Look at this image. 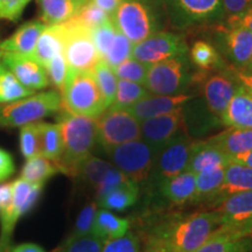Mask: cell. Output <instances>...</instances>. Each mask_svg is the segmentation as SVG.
<instances>
[{
    "mask_svg": "<svg viewBox=\"0 0 252 252\" xmlns=\"http://www.w3.org/2000/svg\"><path fill=\"white\" fill-rule=\"evenodd\" d=\"M249 190H252V168L229 161L215 202H220L232 194Z\"/></svg>",
    "mask_w": 252,
    "mask_h": 252,
    "instance_id": "27",
    "label": "cell"
},
{
    "mask_svg": "<svg viewBox=\"0 0 252 252\" xmlns=\"http://www.w3.org/2000/svg\"><path fill=\"white\" fill-rule=\"evenodd\" d=\"M185 126L184 108L140 122L141 138L158 150L180 134Z\"/></svg>",
    "mask_w": 252,
    "mask_h": 252,
    "instance_id": "16",
    "label": "cell"
},
{
    "mask_svg": "<svg viewBox=\"0 0 252 252\" xmlns=\"http://www.w3.org/2000/svg\"><path fill=\"white\" fill-rule=\"evenodd\" d=\"M144 252H173V251L167 247L165 242H162L161 239L152 235L150 236L149 241H147Z\"/></svg>",
    "mask_w": 252,
    "mask_h": 252,
    "instance_id": "54",
    "label": "cell"
},
{
    "mask_svg": "<svg viewBox=\"0 0 252 252\" xmlns=\"http://www.w3.org/2000/svg\"><path fill=\"white\" fill-rule=\"evenodd\" d=\"M108 109L96 119L97 143L105 152L127 141L141 138L139 119L126 109Z\"/></svg>",
    "mask_w": 252,
    "mask_h": 252,
    "instance_id": "7",
    "label": "cell"
},
{
    "mask_svg": "<svg viewBox=\"0 0 252 252\" xmlns=\"http://www.w3.org/2000/svg\"><path fill=\"white\" fill-rule=\"evenodd\" d=\"M219 42L223 54L236 68H245L252 56V32L225 24L219 26Z\"/></svg>",
    "mask_w": 252,
    "mask_h": 252,
    "instance_id": "14",
    "label": "cell"
},
{
    "mask_svg": "<svg viewBox=\"0 0 252 252\" xmlns=\"http://www.w3.org/2000/svg\"><path fill=\"white\" fill-rule=\"evenodd\" d=\"M62 108L58 91L33 94L11 103L0 104V127H21L40 122Z\"/></svg>",
    "mask_w": 252,
    "mask_h": 252,
    "instance_id": "4",
    "label": "cell"
},
{
    "mask_svg": "<svg viewBox=\"0 0 252 252\" xmlns=\"http://www.w3.org/2000/svg\"><path fill=\"white\" fill-rule=\"evenodd\" d=\"M220 121L228 127L252 130V93L239 84Z\"/></svg>",
    "mask_w": 252,
    "mask_h": 252,
    "instance_id": "22",
    "label": "cell"
},
{
    "mask_svg": "<svg viewBox=\"0 0 252 252\" xmlns=\"http://www.w3.org/2000/svg\"><path fill=\"white\" fill-rule=\"evenodd\" d=\"M226 24L245 27L252 32V9L249 12H245V13L231 15L226 20Z\"/></svg>",
    "mask_w": 252,
    "mask_h": 252,
    "instance_id": "52",
    "label": "cell"
},
{
    "mask_svg": "<svg viewBox=\"0 0 252 252\" xmlns=\"http://www.w3.org/2000/svg\"><path fill=\"white\" fill-rule=\"evenodd\" d=\"M104 241L94 234L70 235L54 252H102Z\"/></svg>",
    "mask_w": 252,
    "mask_h": 252,
    "instance_id": "39",
    "label": "cell"
},
{
    "mask_svg": "<svg viewBox=\"0 0 252 252\" xmlns=\"http://www.w3.org/2000/svg\"><path fill=\"white\" fill-rule=\"evenodd\" d=\"M111 20L133 45L158 32V20L146 0H123Z\"/></svg>",
    "mask_w": 252,
    "mask_h": 252,
    "instance_id": "6",
    "label": "cell"
},
{
    "mask_svg": "<svg viewBox=\"0 0 252 252\" xmlns=\"http://www.w3.org/2000/svg\"><path fill=\"white\" fill-rule=\"evenodd\" d=\"M65 36V24L46 25L45 30L37 39L35 49L32 59H34L42 67H46L50 60L63 52V43Z\"/></svg>",
    "mask_w": 252,
    "mask_h": 252,
    "instance_id": "23",
    "label": "cell"
},
{
    "mask_svg": "<svg viewBox=\"0 0 252 252\" xmlns=\"http://www.w3.org/2000/svg\"><path fill=\"white\" fill-rule=\"evenodd\" d=\"M32 0H0V19L17 21Z\"/></svg>",
    "mask_w": 252,
    "mask_h": 252,
    "instance_id": "48",
    "label": "cell"
},
{
    "mask_svg": "<svg viewBox=\"0 0 252 252\" xmlns=\"http://www.w3.org/2000/svg\"><path fill=\"white\" fill-rule=\"evenodd\" d=\"M12 185H13V202L7 209L0 213V219H1L0 252L11 251L12 236L18 220L35 206L43 189V185L32 184L21 178L12 182Z\"/></svg>",
    "mask_w": 252,
    "mask_h": 252,
    "instance_id": "8",
    "label": "cell"
},
{
    "mask_svg": "<svg viewBox=\"0 0 252 252\" xmlns=\"http://www.w3.org/2000/svg\"><path fill=\"white\" fill-rule=\"evenodd\" d=\"M33 94L34 91L23 86L13 72L0 62V104L14 102Z\"/></svg>",
    "mask_w": 252,
    "mask_h": 252,
    "instance_id": "35",
    "label": "cell"
},
{
    "mask_svg": "<svg viewBox=\"0 0 252 252\" xmlns=\"http://www.w3.org/2000/svg\"><path fill=\"white\" fill-rule=\"evenodd\" d=\"M93 71L100 93H102L103 98L105 100L106 106L109 108L115 100L118 78L116 76L113 69L104 60H99L96 63Z\"/></svg>",
    "mask_w": 252,
    "mask_h": 252,
    "instance_id": "37",
    "label": "cell"
},
{
    "mask_svg": "<svg viewBox=\"0 0 252 252\" xmlns=\"http://www.w3.org/2000/svg\"><path fill=\"white\" fill-rule=\"evenodd\" d=\"M132 48H133V43L117 30L111 48L104 58V61L108 63L112 69L116 68L125 60L131 58Z\"/></svg>",
    "mask_w": 252,
    "mask_h": 252,
    "instance_id": "43",
    "label": "cell"
},
{
    "mask_svg": "<svg viewBox=\"0 0 252 252\" xmlns=\"http://www.w3.org/2000/svg\"><path fill=\"white\" fill-rule=\"evenodd\" d=\"M115 167L116 166L113 163L104 161L99 158L90 156L87 160L82 162L76 176H81L96 191Z\"/></svg>",
    "mask_w": 252,
    "mask_h": 252,
    "instance_id": "33",
    "label": "cell"
},
{
    "mask_svg": "<svg viewBox=\"0 0 252 252\" xmlns=\"http://www.w3.org/2000/svg\"><path fill=\"white\" fill-rule=\"evenodd\" d=\"M41 19L46 25L62 24L77 14L82 5L76 0H39Z\"/></svg>",
    "mask_w": 252,
    "mask_h": 252,
    "instance_id": "30",
    "label": "cell"
},
{
    "mask_svg": "<svg viewBox=\"0 0 252 252\" xmlns=\"http://www.w3.org/2000/svg\"><path fill=\"white\" fill-rule=\"evenodd\" d=\"M102 252H140V239L128 230L121 237L104 242Z\"/></svg>",
    "mask_w": 252,
    "mask_h": 252,
    "instance_id": "45",
    "label": "cell"
},
{
    "mask_svg": "<svg viewBox=\"0 0 252 252\" xmlns=\"http://www.w3.org/2000/svg\"><path fill=\"white\" fill-rule=\"evenodd\" d=\"M63 55L69 69L77 71L94 70L99 55L91 37V30L74 18L65 21Z\"/></svg>",
    "mask_w": 252,
    "mask_h": 252,
    "instance_id": "9",
    "label": "cell"
},
{
    "mask_svg": "<svg viewBox=\"0 0 252 252\" xmlns=\"http://www.w3.org/2000/svg\"><path fill=\"white\" fill-rule=\"evenodd\" d=\"M239 83L234 75L220 72L208 77L203 86V96L209 111L217 118L222 117Z\"/></svg>",
    "mask_w": 252,
    "mask_h": 252,
    "instance_id": "18",
    "label": "cell"
},
{
    "mask_svg": "<svg viewBox=\"0 0 252 252\" xmlns=\"http://www.w3.org/2000/svg\"><path fill=\"white\" fill-rule=\"evenodd\" d=\"M41 154L53 161H58L62 154L63 143L61 127L58 124L39 122Z\"/></svg>",
    "mask_w": 252,
    "mask_h": 252,
    "instance_id": "34",
    "label": "cell"
},
{
    "mask_svg": "<svg viewBox=\"0 0 252 252\" xmlns=\"http://www.w3.org/2000/svg\"><path fill=\"white\" fill-rule=\"evenodd\" d=\"M9 252H46L40 245L34 243H24L17 247H12Z\"/></svg>",
    "mask_w": 252,
    "mask_h": 252,
    "instance_id": "57",
    "label": "cell"
},
{
    "mask_svg": "<svg viewBox=\"0 0 252 252\" xmlns=\"http://www.w3.org/2000/svg\"><path fill=\"white\" fill-rule=\"evenodd\" d=\"M230 162H236L239 163V165H243L247 167H250L252 168V150L248 151V152L238 154V156L231 157L229 159Z\"/></svg>",
    "mask_w": 252,
    "mask_h": 252,
    "instance_id": "56",
    "label": "cell"
},
{
    "mask_svg": "<svg viewBox=\"0 0 252 252\" xmlns=\"http://www.w3.org/2000/svg\"><path fill=\"white\" fill-rule=\"evenodd\" d=\"M116 33H117V28L113 25L111 19L91 30V37H93L94 47H96L100 60H104L110 48H111Z\"/></svg>",
    "mask_w": 252,
    "mask_h": 252,
    "instance_id": "42",
    "label": "cell"
},
{
    "mask_svg": "<svg viewBox=\"0 0 252 252\" xmlns=\"http://www.w3.org/2000/svg\"><path fill=\"white\" fill-rule=\"evenodd\" d=\"M190 99H193V96L184 93L176 94H152V96L147 94L146 97L126 110H128L135 118L141 122L184 108Z\"/></svg>",
    "mask_w": 252,
    "mask_h": 252,
    "instance_id": "19",
    "label": "cell"
},
{
    "mask_svg": "<svg viewBox=\"0 0 252 252\" xmlns=\"http://www.w3.org/2000/svg\"><path fill=\"white\" fill-rule=\"evenodd\" d=\"M190 59L201 69H212L222 65V58L215 47L207 41L198 40L190 49Z\"/></svg>",
    "mask_w": 252,
    "mask_h": 252,
    "instance_id": "38",
    "label": "cell"
},
{
    "mask_svg": "<svg viewBox=\"0 0 252 252\" xmlns=\"http://www.w3.org/2000/svg\"><path fill=\"white\" fill-rule=\"evenodd\" d=\"M210 144L215 145L229 159L231 157L245 153L252 150V130L251 128L229 127L208 139Z\"/></svg>",
    "mask_w": 252,
    "mask_h": 252,
    "instance_id": "26",
    "label": "cell"
},
{
    "mask_svg": "<svg viewBox=\"0 0 252 252\" xmlns=\"http://www.w3.org/2000/svg\"><path fill=\"white\" fill-rule=\"evenodd\" d=\"M63 150L56 161L60 172L76 176L84 160L91 156L97 143L96 119L64 111L60 116Z\"/></svg>",
    "mask_w": 252,
    "mask_h": 252,
    "instance_id": "2",
    "label": "cell"
},
{
    "mask_svg": "<svg viewBox=\"0 0 252 252\" xmlns=\"http://www.w3.org/2000/svg\"><path fill=\"white\" fill-rule=\"evenodd\" d=\"M97 212H98V204H97V202L88 203L87 206L82 208V210L77 216L76 222H75L71 235L93 234V228Z\"/></svg>",
    "mask_w": 252,
    "mask_h": 252,
    "instance_id": "47",
    "label": "cell"
},
{
    "mask_svg": "<svg viewBox=\"0 0 252 252\" xmlns=\"http://www.w3.org/2000/svg\"><path fill=\"white\" fill-rule=\"evenodd\" d=\"M61 94L62 106L72 115L97 119L108 109L93 70L69 69Z\"/></svg>",
    "mask_w": 252,
    "mask_h": 252,
    "instance_id": "3",
    "label": "cell"
},
{
    "mask_svg": "<svg viewBox=\"0 0 252 252\" xmlns=\"http://www.w3.org/2000/svg\"><path fill=\"white\" fill-rule=\"evenodd\" d=\"M45 27L46 24L39 20L21 25L8 39L0 42V54H17L32 58L37 39Z\"/></svg>",
    "mask_w": 252,
    "mask_h": 252,
    "instance_id": "21",
    "label": "cell"
},
{
    "mask_svg": "<svg viewBox=\"0 0 252 252\" xmlns=\"http://www.w3.org/2000/svg\"><path fill=\"white\" fill-rule=\"evenodd\" d=\"M74 19L86 27L93 30V28L109 21L111 17L105 11H103L102 8H99L96 4H94L91 0H89L82 6Z\"/></svg>",
    "mask_w": 252,
    "mask_h": 252,
    "instance_id": "44",
    "label": "cell"
},
{
    "mask_svg": "<svg viewBox=\"0 0 252 252\" xmlns=\"http://www.w3.org/2000/svg\"><path fill=\"white\" fill-rule=\"evenodd\" d=\"M76 1H77V2H80V4H81L82 6H83L84 4H86L87 1H89V0H76Z\"/></svg>",
    "mask_w": 252,
    "mask_h": 252,
    "instance_id": "59",
    "label": "cell"
},
{
    "mask_svg": "<svg viewBox=\"0 0 252 252\" xmlns=\"http://www.w3.org/2000/svg\"><path fill=\"white\" fill-rule=\"evenodd\" d=\"M229 163V157H226L215 145L209 141L195 143L189 158L187 171L197 174V173L210 171L214 168L225 167Z\"/></svg>",
    "mask_w": 252,
    "mask_h": 252,
    "instance_id": "24",
    "label": "cell"
},
{
    "mask_svg": "<svg viewBox=\"0 0 252 252\" xmlns=\"http://www.w3.org/2000/svg\"><path fill=\"white\" fill-rule=\"evenodd\" d=\"M215 212L220 217V225L241 230L252 235V190L230 195L219 202Z\"/></svg>",
    "mask_w": 252,
    "mask_h": 252,
    "instance_id": "15",
    "label": "cell"
},
{
    "mask_svg": "<svg viewBox=\"0 0 252 252\" xmlns=\"http://www.w3.org/2000/svg\"><path fill=\"white\" fill-rule=\"evenodd\" d=\"M45 69L47 71V75H48L49 83H52L56 89L61 91L69 70V67L67 64V61H65L64 59V55H63V52L50 60L48 64L45 67Z\"/></svg>",
    "mask_w": 252,
    "mask_h": 252,
    "instance_id": "46",
    "label": "cell"
},
{
    "mask_svg": "<svg viewBox=\"0 0 252 252\" xmlns=\"http://www.w3.org/2000/svg\"><path fill=\"white\" fill-rule=\"evenodd\" d=\"M196 175L186 171L160 182L159 189L163 197L174 204H185L191 202L195 196Z\"/></svg>",
    "mask_w": 252,
    "mask_h": 252,
    "instance_id": "25",
    "label": "cell"
},
{
    "mask_svg": "<svg viewBox=\"0 0 252 252\" xmlns=\"http://www.w3.org/2000/svg\"><path fill=\"white\" fill-rule=\"evenodd\" d=\"M172 23L178 27L210 24L224 15L222 0H165Z\"/></svg>",
    "mask_w": 252,
    "mask_h": 252,
    "instance_id": "12",
    "label": "cell"
},
{
    "mask_svg": "<svg viewBox=\"0 0 252 252\" xmlns=\"http://www.w3.org/2000/svg\"><path fill=\"white\" fill-rule=\"evenodd\" d=\"M147 70H149V64L138 61L132 56L118 64L116 68H113V71L118 80L131 81L139 84H145Z\"/></svg>",
    "mask_w": 252,
    "mask_h": 252,
    "instance_id": "41",
    "label": "cell"
},
{
    "mask_svg": "<svg viewBox=\"0 0 252 252\" xmlns=\"http://www.w3.org/2000/svg\"><path fill=\"white\" fill-rule=\"evenodd\" d=\"M225 167H220V168H214L195 174L196 175V181H195L196 188H195L193 202H208V201L215 202L217 194L222 186L223 178H224Z\"/></svg>",
    "mask_w": 252,
    "mask_h": 252,
    "instance_id": "31",
    "label": "cell"
},
{
    "mask_svg": "<svg viewBox=\"0 0 252 252\" xmlns=\"http://www.w3.org/2000/svg\"><path fill=\"white\" fill-rule=\"evenodd\" d=\"M15 171V166L13 162V158L11 154L6 152L5 150L0 149V182L6 180L13 174Z\"/></svg>",
    "mask_w": 252,
    "mask_h": 252,
    "instance_id": "50",
    "label": "cell"
},
{
    "mask_svg": "<svg viewBox=\"0 0 252 252\" xmlns=\"http://www.w3.org/2000/svg\"><path fill=\"white\" fill-rule=\"evenodd\" d=\"M20 151L26 160L41 154L39 122L21 126Z\"/></svg>",
    "mask_w": 252,
    "mask_h": 252,
    "instance_id": "40",
    "label": "cell"
},
{
    "mask_svg": "<svg viewBox=\"0 0 252 252\" xmlns=\"http://www.w3.org/2000/svg\"><path fill=\"white\" fill-rule=\"evenodd\" d=\"M94 4H96L99 8L105 11L110 17H112L113 13L117 11L119 5L122 4L123 0H91Z\"/></svg>",
    "mask_w": 252,
    "mask_h": 252,
    "instance_id": "55",
    "label": "cell"
},
{
    "mask_svg": "<svg viewBox=\"0 0 252 252\" xmlns=\"http://www.w3.org/2000/svg\"><path fill=\"white\" fill-rule=\"evenodd\" d=\"M243 69H247V70H250V71H252V56H251V59H250V62H249L247 67L243 68Z\"/></svg>",
    "mask_w": 252,
    "mask_h": 252,
    "instance_id": "58",
    "label": "cell"
},
{
    "mask_svg": "<svg viewBox=\"0 0 252 252\" xmlns=\"http://www.w3.org/2000/svg\"><path fill=\"white\" fill-rule=\"evenodd\" d=\"M147 94H150V93L144 84L126 80H118L115 100L109 108L128 109L139 102L140 99H143L144 97H146Z\"/></svg>",
    "mask_w": 252,
    "mask_h": 252,
    "instance_id": "36",
    "label": "cell"
},
{
    "mask_svg": "<svg viewBox=\"0 0 252 252\" xmlns=\"http://www.w3.org/2000/svg\"><path fill=\"white\" fill-rule=\"evenodd\" d=\"M195 141L187 135L179 134L158 150L156 161L149 181L159 185L166 179L187 171L189 158Z\"/></svg>",
    "mask_w": 252,
    "mask_h": 252,
    "instance_id": "11",
    "label": "cell"
},
{
    "mask_svg": "<svg viewBox=\"0 0 252 252\" xmlns=\"http://www.w3.org/2000/svg\"><path fill=\"white\" fill-rule=\"evenodd\" d=\"M224 14L237 15L252 9V0H222Z\"/></svg>",
    "mask_w": 252,
    "mask_h": 252,
    "instance_id": "49",
    "label": "cell"
},
{
    "mask_svg": "<svg viewBox=\"0 0 252 252\" xmlns=\"http://www.w3.org/2000/svg\"><path fill=\"white\" fill-rule=\"evenodd\" d=\"M219 226L220 217L215 210L200 212L167 220L152 235L165 242L173 252H194Z\"/></svg>",
    "mask_w": 252,
    "mask_h": 252,
    "instance_id": "1",
    "label": "cell"
},
{
    "mask_svg": "<svg viewBox=\"0 0 252 252\" xmlns=\"http://www.w3.org/2000/svg\"><path fill=\"white\" fill-rule=\"evenodd\" d=\"M251 249L250 236L241 230L220 225L194 252H249Z\"/></svg>",
    "mask_w": 252,
    "mask_h": 252,
    "instance_id": "20",
    "label": "cell"
},
{
    "mask_svg": "<svg viewBox=\"0 0 252 252\" xmlns=\"http://www.w3.org/2000/svg\"><path fill=\"white\" fill-rule=\"evenodd\" d=\"M139 197V186L134 182L118 186L108 193L96 198V202L100 208L113 212H124L132 206Z\"/></svg>",
    "mask_w": 252,
    "mask_h": 252,
    "instance_id": "28",
    "label": "cell"
},
{
    "mask_svg": "<svg viewBox=\"0 0 252 252\" xmlns=\"http://www.w3.org/2000/svg\"><path fill=\"white\" fill-rule=\"evenodd\" d=\"M0 62L32 91L42 90L50 84L45 67L34 59L17 54H0Z\"/></svg>",
    "mask_w": 252,
    "mask_h": 252,
    "instance_id": "17",
    "label": "cell"
},
{
    "mask_svg": "<svg viewBox=\"0 0 252 252\" xmlns=\"http://www.w3.org/2000/svg\"><path fill=\"white\" fill-rule=\"evenodd\" d=\"M106 153L119 171L139 186L149 181L158 149L139 138L113 147Z\"/></svg>",
    "mask_w": 252,
    "mask_h": 252,
    "instance_id": "5",
    "label": "cell"
},
{
    "mask_svg": "<svg viewBox=\"0 0 252 252\" xmlns=\"http://www.w3.org/2000/svg\"><path fill=\"white\" fill-rule=\"evenodd\" d=\"M189 78L186 54L178 55L150 64L144 86L153 94H176L184 91Z\"/></svg>",
    "mask_w": 252,
    "mask_h": 252,
    "instance_id": "10",
    "label": "cell"
},
{
    "mask_svg": "<svg viewBox=\"0 0 252 252\" xmlns=\"http://www.w3.org/2000/svg\"><path fill=\"white\" fill-rule=\"evenodd\" d=\"M58 172H60V169L55 161L42 154H37L31 159H27L21 169L20 178L32 184L45 185V182Z\"/></svg>",
    "mask_w": 252,
    "mask_h": 252,
    "instance_id": "32",
    "label": "cell"
},
{
    "mask_svg": "<svg viewBox=\"0 0 252 252\" xmlns=\"http://www.w3.org/2000/svg\"><path fill=\"white\" fill-rule=\"evenodd\" d=\"M130 230V220L126 219H122L111 210L108 209H98L94 219L93 234L97 237L102 238L104 242L121 237L125 235Z\"/></svg>",
    "mask_w": 252,
    "mask_h": 252,
    "instance_id": "29",
    "label": "cell"
},
{
    "mask_svg": "<svg viewBox=\"0 0 252 252\" xmlns=\"http://www.w3.org/2000/svg\"><path fill=\"white\" fill-rule=\"evenodd\" d=\"M13 202V185L0 184V213L4 212Z\"/></svg>",
    "mask_w": 252,
    "mask_h": 252,
    "instance_id": "51",
    "label": "cell"
},
{
    "mask_svg": "<svg viewBox=\"0 0 252 252\" xmlns=\"http://www.w3.org/2000/svg\"><path fill=\"white\" fill-rule=\"evenodd\" d=\"M186 53L187 45L182 36L169 32H156L139 43L133 45L131 56L150 65L174 56L185 55Z\"/></svg>",
    "mask_w": 252,
    "mask_h": 252,
    "instance_id": "13",
    "label": "cell"
},
{
    "mask_svg": "<svg viewBox=\"0 0 252 252\" xmlns=\"http://www.w3.org/2000/svg\"><path fill=\"white\" fill-rule=\"evenodd\" d=\"M232 75L241 86L247 88L250 93H252V71L243 68H236L232 71Z\"/></svg>",
    "mask_w": 252,
    "mask_h": 252,
    "instance_id": "53",
    "label": "cell"
}]
</instances>
